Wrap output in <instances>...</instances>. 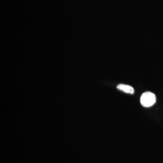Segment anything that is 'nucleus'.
Segmentation results:
<instances>
[{
	"instance_id": "f03ea898",
	"label": "nucleus",
	"mask_w": 163,
	"mask_h": 163,
	"mask_svg": "<svg viewBox=\"0 0 163 163\" xmlns=\"http://www.w3.org/2000/svg\"><path fill=\"white\" fill-rule=\"evenodd\" d=\"M117 89H119L121 91L124 92L127 94H133L134 93V89L132 87L130 86V85H126L124 84H119L117 85Z\"/></svg>"
},
{
	"instance_id": "f257e3e1",
	"label": "nucleus",
	"mask_w": 163,
	"mask_h": 163,
	"mask_svg": "<svg viewBox=\"0 0 163 163\" xmlns=\"http://www.w3.org/2000/svg\"><path fill=\"white\" fill-rule=\"evenodd\" d=\"M141 103L143 107L148 108L153 106L156 102V96L151 92H146L142 94Z\"/></svg>"
}]
</instances>
